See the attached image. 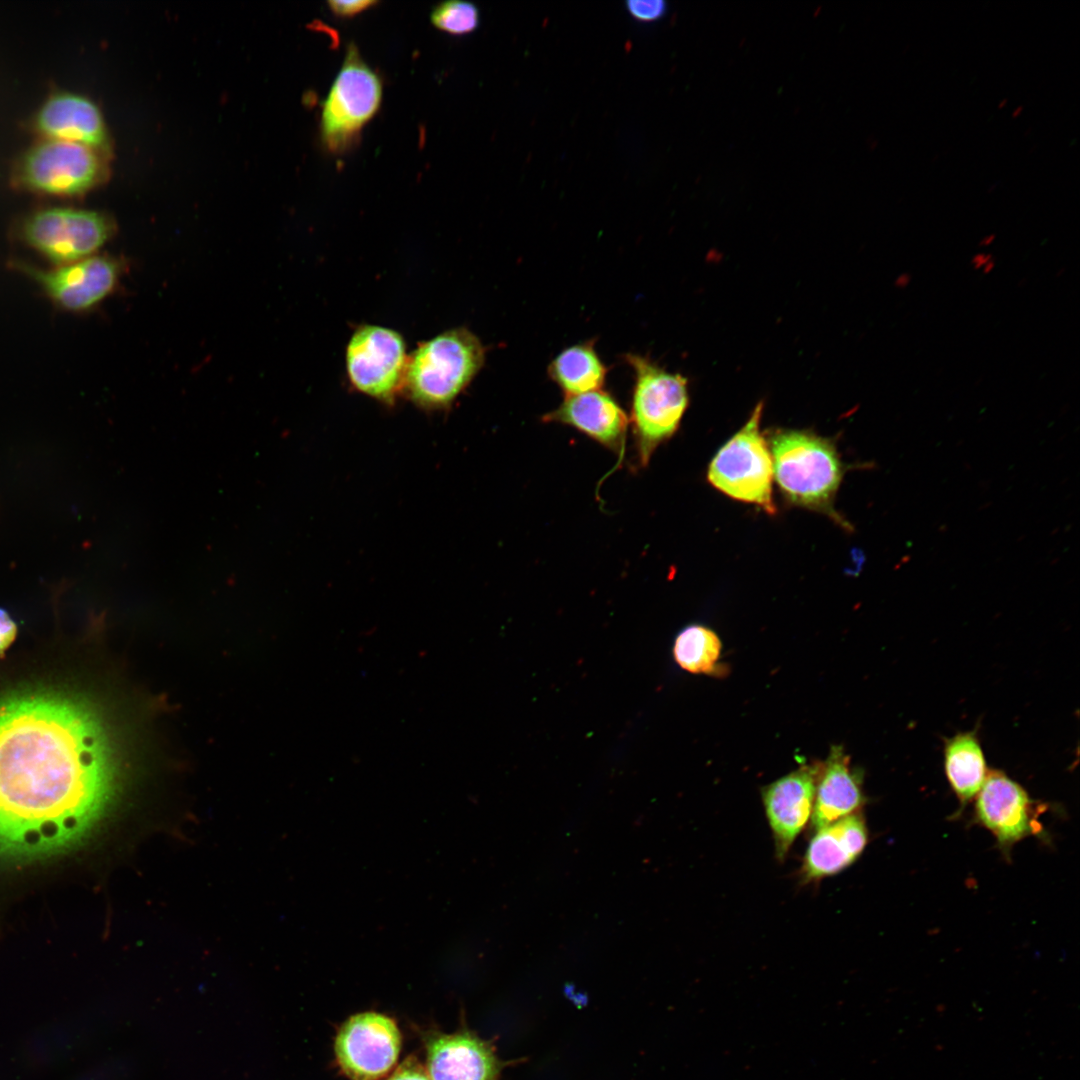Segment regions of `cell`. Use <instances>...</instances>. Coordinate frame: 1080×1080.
Segmentation results:
<instances>
[{
    "label": "cell",
    "instance_id": "9",
    "mask_svg": "<svg viewBox=\"0 0 1080 1080\" xmlns=\"http://www.w3.org/2000/svg\"><path fill=\"white\" fill-rule=\"evenodd\" d=\"M407 363L402 336L382 326H360L346 348V370L353 387L387 403L403 388Z\"/></svg>",
    "mask_w": 1080,
    "mask_h": 1080
},
{
    "label": "cell",
    "instance_id": "28",
    "mask_svg": "<svg viewBox=\"0 0 1080 1080\" xmlns=\"http://www.w3.org/2000/svg\"><path fill=\"white\" fill-rule=\"evenodd\" d=\"M912 277L908 272H902L898 274L894 280V286L897 289H906L911 283Z\"/></svg>",
    "mask_w": 1080,
    "mask_h": 1080
},
{
    "label": "cell",
    "instance_id": "5",
    "mask_svg": "<svg viewBox=\"0 0 1080 1080\" xmlns=\"http://www.w3.org/2000/svg\"><path fill=\"white\" fill-rule=\"evenodd\" d=\"M383 97L379 75L367 65L357 46L347 47L342 66L322 104L320 140L331 153L347 150L378 112Z\"/></svg>",
    "mask_w": 1080,
    "mask_h": 1080
},
{
    "label": "cell",
    "instance_id": "13",
    "mask_svg": "<svg viewBox=\"0 0 1080 1080\" xmlns=\"http://www.w3.org/2000/svg\"><path fill=\"white\" fill-rule=\"evenodd\" d=\"M821 762L805 764L762 789V802L780 861L811 819Z\"/></svg>",
    "mask_w": 1080,
    "mask_h": 1080
},
{
    "label": "cell",
    "instance_id": "17",
    "mask_svg": "<svg viewBox=\"0 0 1080 1080\" xmlns=\"http://www.w3.org/2000/svg\"><path fill=\"white\" fill-rule=\"evenodd\" d=\"M543 420L570 425L615 451L622 447L628 427L623 409L601 389L566 395L560 406L544 415Z\"/></svg>",
    "mask_w": 1080,
    "mask_h": 1080
},
{
    "label": "cell",
    "instance_id": "16",
    "mask_svg": "<svg viewBox=\"0 0 1080 1080\" xmlns=\"http://www.w3.org/2000/svg\"><path fill=\"white\" fill-rule=\"evenodd\" d=\"M430 1080H498L501 1065L489 1044L473 1034L432 1035L426 1044Z\"/></svg>",
    "mask_w": 1080,
    "mask_h": 1080
},
{
    "label": "cell",
    "instance_id": "20",
    "mask_svg": "<svg viewBox=\"0 0 1080 1080\" xmlns=\"http://www.w3.org/2000/svg\"><path fill=\"white\" fill-rule=\"evenodd\" d=\"M606 372L592 342L564 349L548 367L549 376L566 395L601 389Z\"/></svg>",
    "mask_w": 1080,
    "mask_h": 1080
},
{
    "label": "cell",
    "instance_id": "15",
    "mask_svg": "<svg viewBox=\"0 0 1080 1080\" xmlns=\"http://www.w3.org/2000/svg\"><path fill=\"white\" fill-rule=\"evenodd\" d=\"M867 842L861 811L814 831L803 857L801 880L811 883L838 874L860 857Z\"/></svg>",
    "mask_w": 1080,
    "mask_h": 1080
},
{
    "label": "cell",
    "instance_id": "18",
    "mask_svg": "<svg viewBox=\"0 0 1080 1080\" xmlns=\"http://www.w3.org/2000/svg\"><path fill=\"white\" fill-rule=\"evenodd\" d=\"M862 782V774L851 766L843 748L832 746L818 774L810 821L812 830L858 812L865 803Z\"/></svg>",
    "mask_w": 1080,
    "mask_h": 1080
},
{
    "label": "cell",
    "instance_id": "24",
    "mask_svg": "<svg viewBox=\"0 0 1080 1080\" xmlns=\"http://www.w3.org/2000/svg\"><path fill=\"white\" fill-rule=\"evenodd\" d=\"M377 4L378 2L373 0H330L327 2L328 8L332 14L342 19L352 18Z\"/></svg>",
    "mask_w": 1080,
    "mask_h": 1080
},
{
    "label": "cell",
    "instance_id": "25",
    "mask_svg": "<svg viewBox=\"0 0 1080 1080\" xmlns=\"http://www.w3.org/2000/svg\"><path fill=\"white\" fill-rule=\"evenodd\" d=\"M388 1080H430V1078L416 1060L407 1059Z\"/></svg>",
    "mask_w": 1080,
    "mask_h": 1080
},
{
    "label": "cell",
    "instance_id": "32",
    "mask_svg": "<svg viewBox=\"0 0 1080 1080\" xmlns=\"http://www.w3.org/2000/svg\"><path fill=\"white\" fill-rule=\"evenodd\" d=\"M1007 102H1008V99L1004 98L1001 102H999L998 108L1002 109L1006 105Z\"/></svg>",
    "mask_w": 1080,
    "mask_h": 1080
},
{
    "label": "cell",
    "instance_id": "8",
    "mask_svg": "<svg viewBox=\"0 0 1080 1080\" xmlns=\"http://www.w3.org/2000/svg\"><path fill=\"white\" fill-rule=\"evenodd\" d=\"M17 232L27 246L63 265L89 257L101 247L110 236L111 224L96 211L46 206L26 214Z\"/></svg>",
    "mask_w": 1080,
    "mask_h": 1080
},
{
    "label": "cell",
    "instance_id": "3",
    "mask_svg": "<svg viewBox=\"0 0 1080 1080\" xmlns=\"http://www.w3.org/2000/svg\"><path fill=\"white\" fill-rule=\"evenodd\" d=\"M485 349L466 328L447 330L423 342L408 357L403 388L418 406H449L482 368Z\"/></svg>",
    "mask_w": 1080,
    "mask_h": 1080
},
{
    "label": "cell",
    "instance_id": "22",
    "mask_svg": "<svg viewBox=\"0 0 1080 1080\" xmlns=\"http://www.w3.org/2000/svg\"><path fill=\"white\" fill-rule=\"evenodd\" d=\"M430 20L438 30L451 35H466L479 26V10L470 2L445 1L435 6Z\"/></svg>",
    "mask_w": 1080,
    "mask_h": 1080
},
{
    "label": "cell",
    "instance_id": "14",
    "mask_svg": "<svg viewBox=\"0 0 1080 1080\" xmlns=\"http://www.w3.org/2000/svg\"><path fill=\"white\" fill-rule=\"evenodd\" d=\"M28 128L41 139L72 142L99 151L107 146V131L99 108L86 96L52 90L32 113Z\"/></svg>",
    "mask_w": 1080,
    "mask_h": 1080
},
{
    "label": "cell",
    "instance_id": "21",
    "mask_svg": "<svg viewBox=\"0 0 1080 1080\" xmlns=\"http://www.w3.org/2000/svg\"><path fill=\"white\" fill-rule=\"evenodd\" d=\"M722 643L710 628L691 624L682 629L673 644L675 662L693 674H720Z\"/></svg>",
    "mask_w": 1080,
    "mask_h": 1080
},
{
    "label": "cell",
    "instance_id": "4",
    "mask_svg": "<svg viewBox=\"0 0 1080 1080\" xmlns=\"http://www.w3.org/2000/svg\"><path fill=\"white\" fill-rule=\"evenodd\" d=\"M101 152L82 144L36 138L18 154L10 183L30 194L67 199L81 196L104 177Z\"/></svg>",
    "mask_w": 1080,
    "mask_h": 1080
},
{
    "label": "cell",
    "instance_id": "11",
    "mask_svg": "<svg viewBox=\"0 0 1080 1080\" xmlns=\"http://www.w3.org/2000/svg\"><path fill=\"white\" fill-rule=\"evenodd\" d=\"M24 272L59 308L70 312L88 310L111 293L118 279V266L108 257L93 256L57 265L36 268L18 262Z\"/></svg>",
    "mask_w": 1080,
    "mask_h": 1080
},
{
    "label": "cell",
    "instance_id": "10",
    "mask_svg": "<svg viewBox=\"0 0 1080 1080\" xmlns=\"http://www.w3.org/2000/svg\"><path fill=\"white\" fill-rule=\"evenodd\" d=\"M401 1036L385 1015L365 1012L349 1018L335 1041L337 1061L350 1080H378L397 1061Z\"/></svg>",
    "mask_w": 1080,
    "mask_h": 1080
},
{
    "label": "cell",
    "instance_id": "30",
    "mask_svg": "<svg viewBox=\"0 0 1080 1080\" xmlns=\"http://www.w3.org/2000/svg\"><path fill=\"white\" fill-rule=\"evenodd\" d=\"M995 266H996V262H995V259L993 258L992 260H990V261H989V262H988V263H987V264H986V265H985V266H984V267L982 268L981 272H982V273H983L984 275H988V274H990V273H992V272H993V270L995 269Z\"/></svg>",
    "mask_w": 1080,
    "mask_h": 1080
},
{
    "label": "cell",
    "instance_id": "2",
    "mask_svg": "<svg viewBox=\"0 0 1080 1080\" xmlns=\"http://www.w3.org/2000/svg\"><path fill=\"white\" fill-rule=\"evenodd\" d=\"M769 448L774 477L784 497L850 529L834 509L845 472L834 443L807 430L781 429L772 434Z\"/></svg>",
    "mask_w": 1080,
    "mask_h": 1080
},
{
    "label": "cell",
    "instance_id": "27",
    "mask_svg": "<svg viewBox=\"0 0 1080 1080\" xmlns=\"http://www.w3.org/2000/svg\"><path fill=\"white\" fill-rule=\"evenodd\" d=\"M993 258V255L989 252H977L972 256L970 264L974 270H982V268Z\"/></svg>",
    "mask_w": 1080,
    "mask_h": 1080
},
{
    "label": "cell",
    "instance_id": "7",
    "mask_svg": "<svg viewBox=\"0 0 1080 1080\" xmlns=\"http://www.w3.org/2000/svg\"><path fill=\"white\" fill-rule=\"evenodd\" d=\"M762 410L760 402L745 425L718 450L709 464L707 478L725 495L774 514L773 460L760 431Z\"/></svg>",
    "mask_w": 1080,
    "mask_h": 1080
},
{
    "label": "cell",
    "instance_id": "33",
    "mask_svg": "<svg viewBox=\"0 0 1080 1080\" xmlns=\"http://www.w3.org/2000/svg\"><path fill=\"white\" fill-rule=\"evenodd\" d=\"M1064 273H1065V269H1064V268H1061V269H1059V270H1058V271L1056 272V276H1057V277H1060V276H1061V275H1063Z\"/></svg>",
    "mask_w": 1080,
    "mask_h": 1080
},
{
    "label": "cell",
    "instance_id": "19",
    "mask_svg": "<svg viewBox=\"0 0 1080 1080\" xmlns=\"http://www.w3.org/2000/svg\"><path fill=\"white\" fill-rule=\"evenodd\" d=\"M944 765L952 790L964 805L977 795L987 769L980 743L972 732L959 733L946 741Z\"/></svg>",
    "mask_w": 1080,
    "mask_h": 1080
},
{
    "label": "cell",
    "instance_id": "31",
    "mask_svg": "<svg viewBox=\"0 0 1080 1080\" xmlns=\"http://www.w3.org/2000/svg\"><path fill=\"white\" fill-rule=\"evenodd\" d=\"M1022 111H1023V106H1021V105L1018 106L1016 109L1013 110L1012 117L1013 118H1018L1021 115Z\"/></svg>",
    "mask_w": 1080,
    "mask_h": 1080
},
{
    "label": "cell",
    "instance_id": "12",
    "mask_svg": "<svg viewBox=\"0 0 1080 1080\" xmlns=\"http://www.w3.org/2000/svg\"><path fill=\"white\" fill-rule=\"evenodd\" d=\"M1027 792L1001 771L993 770L976 795V822L996 838L1004 855L1024 838L1038 833L1040 823Z\"/></svg>",
    "mask_w": 1080,
    "mask_h": 1080
},
{
    "label": "cell",
    "instance_id": "23",
    "mask_svg": "<svg viewBox=\"0 0 1080 1080\" xmlns=\"http://www.w3.org/2000/svg\"><path fill=\"white\" fill-rule=\"evenodd\" d=\"M626 8L633 18L641 22H651L661 18L666 12V3L661 0L626 2Z\"/></svg>",
    "mask_w": 1080,
    "mask_h": 1080
},
{
    "label": "cell",
    "instance_id": "26",
    "mask_svg": "<svg viewBox=\"0 0 1080 1080\" xmlns=\"http://www.w3.org/2000/svg\"><path fill=\"white\" fill-rule=\"evenodd\" d=\"M17 627L9 614L0 608V654L14 641Z\"/></svg>",
    "mask_w": 1080,
    "mask_h": 1080
},
{
    "label": "cell",
    "instance_id": "1",
    "mask_svg": "<svg viewBox=\"0 0 1080 1080\" xmlns=\"http://www.w3.org/2000/svg\"><path fill=\"white\" fill-rule=\"evenodd\" d=\"M112 784L109 743L85 703L52 690L0 700V851L68 845L102 812Z\"/></svg>",
    "mask_w": 1080,
    "mask_h": 1080
},
{
    "label": "cell",
    "instance_id": "6",
    "mask_svg": "<svg viewBox=\"0 0 1080 1080\" xmlns=\"http://www.w3.org/2000/svg\"><path fill=\"white\" fill-rule=\"evenodd\" d=\"M626 360L635 375L631 421L641 464L646 465L679 428L689 404L687 379L643 356L628 354Z\"/></svg>",
    "mask_w": 1080,
    "mask_h": 1080
},
{
    "label": "cell",
    "instance_id": "29",
    "mask_svg": "<svg viewBox=\"0 0 1080 1080\" xmlns=\"http://www.w3.org/2000/svg\"><path fill=\"white\" fill-rule=\"evenodd\" d=\"M995 240L996 235L994 233L987 234L980 239L978 246L982 248L989 247L995 242Z\"/></svg>",
    "mask_w": 1080,
    "mask_h": 1080
}]
</instances>
